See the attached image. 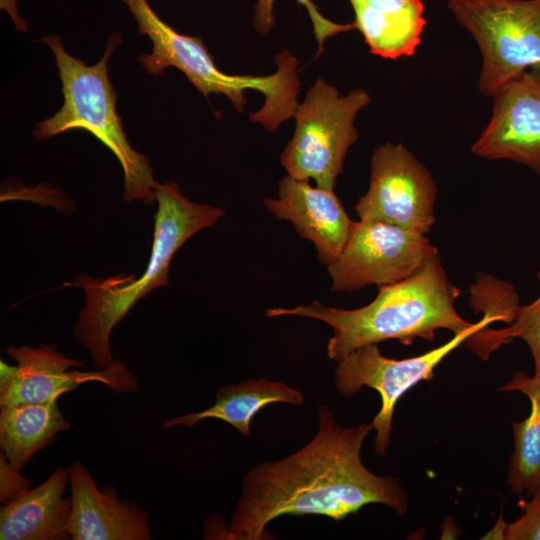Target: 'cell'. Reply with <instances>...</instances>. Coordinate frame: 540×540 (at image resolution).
<instances>
[{
	"label": "cell",
	"mask_w": 540,
	"mask_h": 540,
	"mask_svg": "<svg viewBox=\"0 0 540 540\" xmlns=\"http://www.w3.org/2000/svg\"><path fill=\"white\" fill-rule=\"evenodd\" d=\"M373 426L342 427L333 411L318 406V429L293 454L252 466L224 539L268 540L267 525L283 515H321L340 521L369 504H383L402 515L408 496L398 479L371 472L361 460Z\"/></svg>",
	"instance_id": "1"
},
{
	"label": "cell",
	"mask_w": 540,
	"mask_h": 540,
	"mask_svg": "<svg viewBox=\"0 0 540 540\" xmlns=\"http://www.w3.org/2000/svg\"><path fill=\"white\" fill-rule=\"evenodd\" d=\"M122 1L134 16L138 33L152 41V52L138 57L146 72L161 76L166 68L175 67L206 98L210 93L224 94L239 113L247 103L244 92L257 90L263 93L265 101L258 111L249 113V118L270 132H275L283 121L294 116L299 105L298 60L287 50L276 55L277 70L271 75L225 74L217 68L200 37L175 31L158 17L147 0Z\"/></svg>",
	"instance_id": "4"
},
{
	"label": "cell",
	"mask_w": 540,
	"mask_h": 540,
	"mask_svg": "<svg viewBox=\"0 0 540 540\" xmlns=\"http://www.w3.org/2000/svg\"><path fill=\"white\" fill-rule=\"evenodd\" d=\"M303 401L301 391L283 382L249 379L222 386L213 406L200 412L177 416L167 421L164 427H191L204 419L214 418L227 422L242 436L248 437L251 434L252 419L265 406L272 403L300 405Z\"/></svg>",
	"instance_id": "17"
},
{
	"label": "cell",
	"mask_w": 540,
	"mask_h": 540,
	"mask_svg": "<svg viewBox=\"0 0 540 540\" xmlns=\"http://www.w3.org/2000/svg\"><path fill=\"white\" fill-rule=\"evenodd\" d=\"M436 247L426 235L381 221H354L338 259L327 266L335 292L384 287L409 278Z\"/></svg>",
	"instance_id": "9"
},
{
	"label": "cell",
	"mask_w": 540,
	"mask_h": 540,
	"mask_svg": "<svg viewBox=\"0 0 540 540\" xmlns=\"http://www.w3.org/2000/svg\"><path fill=\"white\" fill-rule=\"evenodd\" d=\"M536 276H537V279L540 281V269L538 270Z\"/></svg>",
	"instance_id": "25"
},
{
	"label": "cell",
	"mask_w": 540,
	"mask_h": 540,
	"mask_svg": "<svg viewBox=\"0 0 540 540\" xmlns=\"http://www.w3.org/2000/svg\"><path fill=\"white\" fill-rule=\"evenodd\" d=\"M500 390L520 392L531 404L526 419L512 422L514 449L506 479L513 494L531 496L540 487V378L518 371Z\"/></svg>",
	"instance_id": "19"
},
{
	"label": "cell",
	"mask_w": 540,
	"mask_h": 540,
	"mask_svg": "<svg viewBox=\"0 0 540 540\" xmlns=\"http://www.w3.org/2000/svg\"><path fill=\"white\" fill-rule=\"evenodd\" d=\"M447 7L481 51L483 95L523 71L540 70V0H447Z\"/></svg>",
	"instance_id": "7"
},
{
	"label": "cell",
	"mask_w": 540,
	"mask_h": 540,
	"mask_svg": "<svg viewBox=\"0 0 540 540\" xmlns=\"http://www.w3.org/2000/svg\"><path fill=\"white\" fill-rule=\"evenodd\" d=\"M72 510L68 525L73 540H150L147 513L122 501L112 487L100 491L80 462L70 466Z\"/></svg>",
	"instance_id": "14"
},
{
	"label": "cell",
	"mask_w": 540,
	"mask_h": 540,
	"mask_svg": "<svg viewBox=\"0 0 540 540\" xmlns=\"http://www.w3.org/2000/svg\"><path fill=\"white\" fill-rule=\"evenodd\" d=\"M70 483V466L59 467L41 485L3 504L0 509L1 540H62L70 538L71 497H64Z\"/></svg>",
	"instance_id": "15"
},
{
	"label": "cell",
	"mask_w": 540,
	"mask_h": 540,
	"mask_svg": "<svg viewBox=\"0 0 540 540\" xmlns=\"http://www.w3.org/2000/svg\"><path fill=\"white\" fill-rule=\"evenodd\" d=\"M491 323L490 318L483 316L479 322L454 334L443 345L410 358H388L380 352L378 344H369L345 354L337 361L334 379L339 395L350 397L363 387L372 388L380 395L381 407L371 422L376 432V455H387L398 400L420 381L431 380L435 368L446 356Z\"/></svg>",
	"instance_id": "8"
},
{
	"label": "cell",
	"mask_w": 540,
	"mask_h": 540,
	"mask_svg": "<svg viewBox=\"0 0 540 540\" xmlns=\"http://www.w3.org/2000/svg\"><path fill=\"white\" fill-rule=\"evenodd\" d=\"M277 195L264 200L266 209L276 219L290 222L301 238L311 241L322 264L334 263L354 222L334 190L313 187L308 180L287 174L278 182Z\"/></svg>",
	"instance_id": "13"
},
{
	"label": "cell",
	"mask_w": 540,
	"mask_h": 540,
	"mask_svg": "<svg viewBox=\"0 0 540 540\" xmlns=\"http://www.w3.org/2000/svg\"><path fill=\"white\" fill-rule=\"evenodd\" d=\"M69 428L57 400L1 406V451L11 466L21 470L36 452Z\"/></svg>",
	"instance_id": "18"
},
{
	"label": "cell",
	"mask_w": 540,
	"mask_h": 540,
	"mask_svg": "<svg viewBox=\"0 0 540 540\" xmlns=\"http://www.w3.org/2000/svg\"><path fill=\"white\" fill-rule=\"evenodd\" d=\"M491 97L490 120L471 152L518 162L540 175V70L523 71Z\"/></svg>",
	"instance_id": "12"
},
{
	"label": "cell",
	"mask_w": 540,
	"mask_h": 540,
	"mask_svg": "<svg viewBox=\"0 0 540 540\" xmlns=\"http://www.w3.org/2000/svg\"><path fill=\"white\" fill-rule=\"evenodd\" d=\"M508 325L504 329L490 330L492 341L501 346L513 338L522 339L533 357V376L540 378V295L527 305H519Z\"/></svg>",
	"instance_id": "20"
},
{
	"label": "cell",
	"mask_w": 540,
	"mask_h": 540,
	"mask_svg": "<svg viewBox=\"0 0 540 540\" xmlns=\"http://www.w3.org/2000/svg\"><path fill=\"white\" fill-rule=\"evenodd\" d=\"M530 497L522 515L507 523L506 540H540V487Z\"/></svg>",
	"instance_id": "22"
},
{
	"label": "cell",
	"mask_w": 540,
	"mask_h": 540,
	"mask_svg": "<svg viewBox=\"0 0 540 540\" xmlns=\"http://www.w3.org/2000/svg\"><path fill=\"white\" fill-rule=\"evenodd\" d=\"M54 54L64 96L62 107L52 117L35 124L37 141L48 139L71 129H84L113 152L124 172L126 202L156 201L153 169L147 156L135 151L126 137L121 118L116 112L117 93L108 76V60L121 43L119 34H112L102 58L93 66L66 52L57 35L42 38Z\"/></svg>",
	"instance_id": "5"
},
{
	"label": "cell",
	"mask_w": 540,
	"mask_h": 540,
	"mask_svg": "<svg viewBox=\"0 0 540 540\" xmlns=\"http://www.w3.org/2000/svg\"><path fill=\"white\" fill-rule=\"evenodd\" d=\"M354 26L372 54L396 60L413 56L426 25L421 0H349Z\"/></svg>",
	"instance_id": "16"
},
{
	"label": "cell",
	"mask_w": 540,
	"mask_h": 540,
	"mask_svg": "<svg viewBox=\"0 0 540 540\" xmlns=\"http://www.w3.org/2000/svg\"><path fill=\"white\" fill-rule=\"evenodd\" d=\"M437 186L403 144L379 145L371 159L367 192L355 205L359 220L381 221L426 235L435 224Z\"/></svg>",
	"instance_id": "10"
},
{
	"label": "cell",
	"mask_w": 540,
	"mask_h": 540,
	"mask_svg": "<svg viewBox=\"0 0 540 540\" xmlns=\"http://www.w3.org/2000/svg\"><path fill=\"white\" fill-rule=\"evenodd\" d=\"M16 0H0L1 9L5 10L12 18L15 28L18 31L26 32L28 30L27 23L18 15Z\"/></svg>",
	"instance_id": "24"
},
{
	"label": "cell",
	"mask_w": 540,
	"mask_h": 540,
	"mask_svg": "<svg viewBox=\"0 0 540 540\" xmlns=\"http://www.w3.org/2000/svg\"><path fill=\"white\" fill-rule=\"evenodd\" d=\"M30 483L20 474V470L10 465L3 453L0 455V500L6 504L27 491Z\"/></svg>",
	"instance_id": "23"
},
{
	"label": "cell",
	"mask_w": 540,
	"mask_h": 540,
	"mask_svg": "<svg viewBox=\"0 0 540 540\" xmlns=\"http://www.w3.org/2000/svg\"><path fill=\"white\" fill-rule=\"evenodd\" d=\"M7 354L17 362L13 375L0 382V407L58 400L79 385L98 382L115 393H131L138 381L121 361L104 369L81 371V360L65 357L54 344L8 346Z\"/></svg>",
	"instance_id": "11"
},
{
	"label": "cell",
	"mask_w": 540,
	"mask_h": 540,
	"mask_svg": "<svg viewBox=\"0 0 540 540\" xmlns=\"http://www.w3.org/2000/svg\"><path fill=\"white\" fill-rule=\"evenodd\" d=\"M157 212L150 261L143 274L106 279L80 275L73 283L85 292V305L74 338L86 347L97 369L114 360L110 350L113 328L138 300L168 283L170 262L176 251L195 233L214 226L225 214L219 207L190 201L174 181L155 187Z\"/></svg>",
	"instance_id": "3"
},
{
	"label": "cell",
	"mask_w": 540,
	"mask_h": 540,
	"mask_svg": "<svg viewBox=\"0 0 540 540\" xmlns=\"http://www.w3.org/2000/svg\"><path fill=\"white\" fill-rule=\"evenodd\" d=\"M459 290L442 265L437 248L414 275L379 288L374 300L357 309H338L319 301L293 308H269V318L300 316L322 321L333 331L327 355L338 361L365 345L398 340L410 345L416 338L432 341L439 329L461 333L474 325L463 319L454 303Z\"/></svg>",
	"instance_id": "2"
},
{
	"label": "cell",
	"mask_w": 540,
	"mask_h": 540,
	"mask_svg": "<svg viewBox=\"0 0 540 540\" xmlns=\"http://www.w3.org/2000/svg\"><path fill=\"white\" fill-rule=\"evenodd\" d=\"M298 4L304 6L308 12L313 25L315 38L318 42L319 55L323 50L324 41L338 33L347 32L355 29L354 23L339 24L325 18L318 10L317 6L311 0H296ZM275 0H257L253 25L256 31L261 35L268 34L274 25L273 5Z\"/></svg>",
	"instance_id": "21"
},
{
	"label": "cell",
	"mask_w": 540,
	"mask_h": 540,
	"mask_svg": "<svg viewBox=\"0 0 540 540\" xmlns=\"http://www.w3.org/2000/svg\"><path fill=\"white\" fill-rule=\"evenodd\" d=\"M370 101L364 89L341 97L336 87L317 79L295 111L294 134L280 156L287 174L334 190L346 154L358 139L355 118Z\"/></svg>",
	"instance_id": "6"
}]
</instances>
